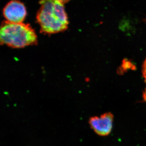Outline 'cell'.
Returning <instances> with one entry per match:
<instances>
[{
  "mask_svg": "<svg viewBox=\"0 0 146 146\" xmlns=\"http://www.w3.org/2000/svg\"><path fill=\"white\" fill-rule=\"evenodd\" d=\"M66 2L68 1L52 0L39 2L41 7L36 14V20L42 33L54 34L68 28L69 21L64 6Z\"/></svg>",
  "mask_w": 146,
  "mask_h": 146,
  "instance_id": "1",
  "label": "cell"
},
{
  "mask_svg": "<svg viewBox=\"0 0 146 146\" xmlns=\"http://www.w3.org/2000/svg\"><path fill=\"white\" fill-rule=\"evenodd\" d=\"M0 41L1 44L18 48L36 44L37 38L36 33L29 24L5 21L1 25Z\"/></svg>",
  "mask_w": 146,
  "mask_h": 146,
  "instance_id": "2",
  "label": "cell"
},
{
  "mask_svg": "<svg viewBox=\"0 0 146 146\" xmlns=\"http://www.w3.org/2000/svg\"><path fill=\"white\" fill-rule=\"evenodd\" d=\"M27 14L25 6L19 1H11L3 9V14L6 21L13 23H23Z\"/></svg>",
  "mask_w": 146,
  "mask_h": 146,
  "instance_id": "3",
  "label": "cell"
},
{
  "mask_svg": "<svg viewBox=\"0 0 146 146\" xmlns=\"http://www.w3.org/2000/svg\"><path fill=\"white\" fill-rule=\"evenodd\" d=\"M114 116L110 112H106L100 117L90 118L89 123L91 128L99 136H107L111 133L113 127Z\"/></svg>",
  "mask_w": 146,
  "mask_h": 146,
  "instance_id": "4",
  "label": "cell"
},
{
  "mask_svg": "<svg viewBox=\"0 0 146 146\" xmlns=\"http://www.w3.org/2000/svg\"><path fill=\"white\" fill-rule=\"evenodd\" d=\"M143 75L145 80V82L146 83V58L144 60L143 65Z\"/></svg>",
  "mask_w": 146,
  "mask_h": 146,
  "instance_id": "5",
  "label": "cell"
},
{
  "mask_svg": "<svg viewBox=\"0 0 146 146\" xmlns=\"http://www.w3.org/2000/svg\"><path fill=\"white\" fill-rule=\"evenodd\" d=\"M143 98L144 100L146 102V88L143 93Z\"/></svg>",
  "mask_w": 146,
  "mask_h": 146,
  "instance_id": "6",
  "label": "cell"
}]
</instances>
